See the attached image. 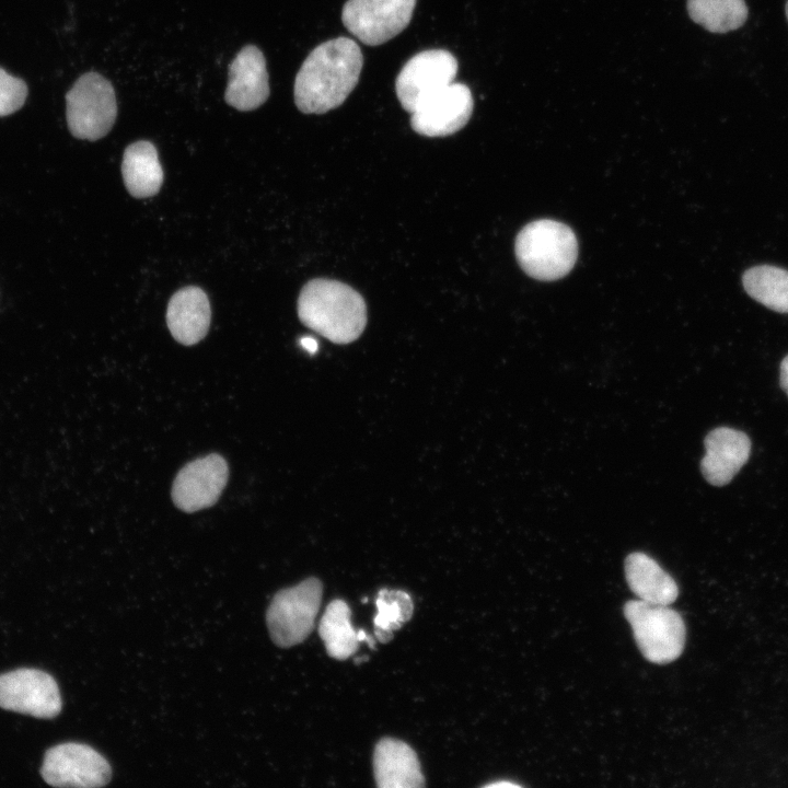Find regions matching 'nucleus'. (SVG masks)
<instances>
[{"mask_svg":"<svg viewBox=\"0 0 788 788\" xmlns=\"http://www.w3.org/2000/svg\"><path fill=\"white\" fill-rule=\"evenodd\" d=\"M55 679L38 669L22 668L0 674V707L37 718H54L61 710Z\"/></svg>","mask_w":788,"mask_h":788,"instance_id":"nucleus-9","label":"nucleus"},{"mask_svg":"<svg viewBox=\"0 0 788 788\" xmlns=\"http://www.w3.org/2000/svg\"><path fill=\"white\" fill-rule=\"evenodd\" d=\"M780 385L781 389L788 396V355L783 359L780 363Z\"/></svg>","mask_w":788,"mask_h":788,"instance_id":"nucleus-24","label":"nucleus"},{"mask_svg":"<svg viewBox=\"0 0 788 788\" xmlns=\"http://www.w3.org/2000/svg\"><path fill=\"white\" fill-rule=\"evenodd\" d=\"M416 0H348L341 12L346 28L366 45H381L409 24Z\"/></svg>","mask_w":788,"mask_h":788,"instance_id":"nucleus-8","label":"nucleus"},{"mask_svg":"<svg viewBox=\"0 0 788 788\" xmlns=\"http://www.w3.org/2000/svg\"><path fill=\"white\" fill-rule=\"evenodd\" d=\"M786 16H787V20H788V1L786 2Z\"/></svg>","mask_w":788,"mask_h":788,"instance_id":"nucleus-27","label":"nucleus"},{"mask_svg":"<svg viewBox=\"0 0 788 788\" xmlns=\"http://www.w3.org/2000/svg\"><path fill=\"white\" fill-rule=\"evenodd\" d=\"M40 774L50 786L91 788L108 784L112 768L93 748L67 742L47 750Z\"/></svg>","mask_w":788,"mask_h":788,"instance_id":"nucleus-7","label":"nucleus"},{"mask_svg":"<svg viewBox=\"0 0 788 788\" xmlns=\"http://www.w3.org/2000/svg\"><path fill=\"white\" fill-rule=\"evenodd\" d=\"M27 96L26 83L0 68V117L19 111Z\"/></svg>","mask_w":788,"mask_h":788,"instance_id":"nucleus-23","label":"nucleus"},{"mask_svg":"<svg viewBox=\"0 0 788 788\" xmlns=\"http://www.w3.org/2000/svg\"><path fill=\"white\" fill-rule=\"evenodd\" d=\"M117 116L112 83L97 72L82 74L66 94V117L72 136L97 140L108 134Z\"/></svg>","mask_w":788,"mask_h":788,"instance_id":"nucleus-5","label":"nucleus"},{"mask_svg":"<svg viewBox=\"0 0 788 788\" xmlns=\"http://www.w3.org/2000/svg\"><path fill=\"white\" fill-rule=\"evenodd\" d=\"M229 468L219 454H209L186 464L176 475L172 499L185 512L215 505L227 485Z\"/></svg>","mask_w":788,"mask_h":788,"instance_id":"nucleus-12","label":"nucleus"},{"mask_svg":"<svg viewBox=\"0 0 788 788\" xmlns=\"http://www.w3.org/2000/svg\"><path fill=\"white\" fill-rule=\"evenodd\" d=\"M299 341H300L301 347L304 350L309 351L310 354L316 352L317 341L313 337L305 336V337H302Z\"/></svg>","mask_w":788,"mask_h":788,"instance_id":"nucleus-25","label":"nucleus"},{"mask_svg":"<svg viewBox=\"0 0 788 788\" xmlns=\"http://www.w3.org/2000/svg\"><path fill=\"white\" fill-rule=\"evenodd\" d=\"M322 594V582L314 577L275 594L266 622L270 638L277 646L287 648L306 639L314 628Z\"/></svg>","mask_w":788,"mask_h":788,"instance_id":"nucleus-6","label":"nucleus"},{"mask_svg":"<svg viewBox=\"0 0 788 788\" xmlns=\"http://www.w3.org/2000/svg\"><path fill=\"white\" fill-rule=\"evenodd\" d=\"M373 773L380 788H418L425 777L415 751L405 742L383 738L374 748Z\"/></svg>","mask_w":788,"mask_h":788,"instance_id":"nucleus-15","label":"nucleus"},{"mask_svg":"<svg viewBox=\"0 0 788 788\" xmlns=\"http://www.w3.org/2000/svg\"><path fill=\"white\" fill-rule=\"evenodd\" d=\"M378 613L374 616L376 639L387 642L393 630L401 628L413 615V601L408 593L401 590L381 589L375 599Z\"/></svg>","mask_w":788,"mask_h":788,"instance_id":"nucleus-22","label":"nucleus"},{"mask_svg":"<svg viewBox=\"0 0 788 788\" xmlns=\"http://www.w3.org/2000/svg\"><path fill=\"white\" fill-rule=\"evenodd\" d=\"M706 453L700 461L705 479L714 486L731 482L746 463L751 453V440L743 431L719 427L709 431L704 440Z\"/></svg>","mask_w":788,"mask_h":788,"instance_id":"nucleus-14","label":"nucleus"},{"mask_svg":"<svg viewBox=\"0 0 788 788\" xmlns=\"http://www.w3.org/2000/svg\"><path fill=\"white\" fill-rule=\"evenodd\" d=\"M121 174L131 196L146 198L155 195L163 183V170L153 143L139 140L129 144L124 152Z\"/></svg>","mask_w":788,"mask_h":788,"instance_id":"nucleus-18","label":"nucleus"},{"mask_svg":"<svg viewBox=\"0 0 788 788\" xmlns=\"http://www.w3.org/2000/svg\"><path fill=\"white\" fill-rule=\"evenodd\" d=\"M519 785L510 783V781H496L493 784H488L486 787H518Z\"/></svg>","mask_w":788,"mask_h":788,"instance_id":"nucleus-26","label":"nucleus"},{"mask_svg":"<svg viewBox=\"0 0 788 788\" xmlns=\"http://www.w3.org/2000/svg\"><path fill=\"white\" fill-rule=\"evenodd\" d=\"M363 66L358 44L337 37L320 44L303 61L294 81V102L305 114L341 105L357 85Z\"/></svg>","mask_w":788,"mask_h":788,"instance_id":"nucleus-1","label":"nucleus"},{"mask_svg":"<svg viewBox=\"0 0 788 788\" xmlns=\"http://www.w3.org/2000/svg\"><path fill=\"white\" fill-rule=\"evenodd\" d=\"M210 304L205 291L189 286L176 291L167 305L166 324L172 336L185 346L195 345L208 333Z\"/></svg>","mask_w":788,"mask_h":788,"instance_id":"nucleus-16","label":"nucleus"},{"mask_svg":"<svg viewBox=\"0 0 788 788\" xmlns=\"http://www.w3.org/2000/svg\"><path fill=\"white\" fill-rule=\"evenodd\" d=\"M578 244L572 230L558 221L542 219L525 225L515 240L521 268L538 280H556L573 267Z\"/></svg>","mask_w":788,"mask_h":788,"instance_id":"nucleus-3","label":"nucleus"},{"mask_svg":"<svg viewBox=\"0 0 788 788\" xmlns=\"http://www.w3.org/2000/svg\"><path fill=\"white\" fill-rule=\"evenodd\" d=\"M692 20L711 33H727L739 28L748 19L744 0H687Z\"/></svg>","mask_w":788,"mask_h":788,"instance_id":"nucleus-21","label":"nucleus"},{"mask_svg":"<svg viewBox=\"0 0 788 788\" xmlns=\"http://www.w3.org/2000/svg\"><path fill=\"white\" fill-rule=\"evenodd\" d=\"M269 93L263 53L254 45L244 46L229 67L225 102L239 111H253L266 102Z\"/></svg>","mask_w":788,"mask_h":788,"instance_id":"nucleus-13","label":"nucleus"},{"mask_svg":"<svg viewBox=\"0 0 788 788\" xmlns=\"http://www.w3.org/2000/svg\"><path fill=\"white\" fill-rule=\"evenodd\" d=\"M623 612L633 628L638 649L648 661L665 664L681 656L686 630L676 611L668 605L630 600L625 603Z\"/></svg>","mask_w":788,"mask_h":788,"instance_id":"nucleus-4","label":"nucleus"},{"mask_svg":"<svg viewBox=\"0 0 788 788\" xmlns=\"http://www.w3.org/2000/svg\"><path fill=\"white\" fill-rule=\"evenodd\" d=\"M625 577L629 589L639 600L669 605L679 595L674 579L650 556L635 552L624 563Z\"/></svg>","mask_w":788,"mask_h":788,"instance_id":"nucleus-17","label":"nucleus"},{"mask_svg":"<svg viewBox=\"0 0 788 788\" xmlns=\"http://www.w3.org/2000/svg\"><path fill=\"white\" fill-rule=\"evenodd\" d=\"M457 72L456 58L444 49H429L413 56L395 81L402 107L412 113L420 102L451 84Z\"/></svg>","mask_w":788,"mask_h":788,"instance_id":"nucleus-10","label":"nucleus"},{"mask_svg":"<svg viewBox=\"0 0 788 788\" xmlns=\"http://www.w3.org/2000/svg\"><path fill=\"white\" fill-rule=\"evenodd\" d=\"M350 616L348 604L340 599L329 602L324 611L318 634L331 658L346 660L358 649V631L354 628Z\"/></svg>","mask_w":788,"mask_h":788,"instance_id":"nucleus-19","label":"nucleus"},{"mask_svg":"<svg viewBox=\"0 0 788 788\" xmlns=\"http://www.w3.org/2000/svg\"><path fill=\"white\" fill-rule=\"evenodd\" d=\"M746 293L764 306L788 313V270L758 265L746 269L742 275Z\"/></svg>","mask_w":788,"mask_h":788,"instance_id":"nucleus-20","label":"nucleus"},{"mask_svg":"<svg viewBox=\"0 0 788 788\" xmlns=\"http://www.w3.org/2000/svg\"><path fill=\"white\" fill-rule=\"evenodd\" d=\"M300 321L335 344L356 340L367 324L363 298L351 287L332 279H313L298 299Z\"/></svg>","mask_w":788,"mask_h":788,"instance_id":"nucleus-2","label":"nucleus"},{"mask_svg":"<svg viewBox=\"0 0 788 788\" xmlns=\"http://www.w3.org/2000/svg\"><path fill=\"white\" fill-rule=\"evenodd\" d=\"M472 112L471 90L463 83L452 82L418 104L410 113V126L421 136H449L467 124Z\"/></svg>","mask_w":788,"mask_h":788,"instance_id":"nucleus-11","label":"nucleus"}]
</instances>
